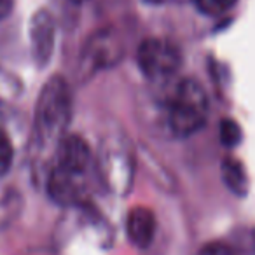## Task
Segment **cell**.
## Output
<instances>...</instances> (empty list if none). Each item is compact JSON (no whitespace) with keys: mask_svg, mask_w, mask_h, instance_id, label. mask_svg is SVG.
<instances>
[{"mask_svg":"<svg viewBox=\"0 0 255 255\" xmlns=\"http://www.w3.org/2000/svg\"><path fill=\"white\" fill-rule=\"evenodd\" d=\"M12 157H14V149H12L11 138L4 129H0V175H5L11 170Z\"/></svg>","mask_w":255,"mask_h":255,"instance_id":"cell-12","label":"cell"},{"mask_svg":"<svg viewBox=\"0 0 255 255\" xmlns=\"http://www.w3.org/2000/svg\"><path fill=\"white\" fill-rule=\"evenodd\" d=\"M199 255H236V252L229 245L220 243V241H212L199 250Z\"/></svg>","mask_w":255,"mask_h":255,"instance_id":"cell-13","label":"cell"},{"mask_svg":"<svg viewBox=\"0 0 255 255\" xmlns=\"http://www.w3.org/2000/svg\"><path fill=\"white\" fill-rule=\"evenodd\" d=\"M254 236H255V234H254Z\"/></svg>","mask_w":255,"mask_h":255,"instance_id":"cell-17","label":"cell"},{"mask_svg":"<svg viewBox=\"0 0 255 255\" xmlns=\"http://www.w3.org/2000/svg\"><path fill=\"white\" fill-rule=\"evenodd\" d=\"M208 117V96L196 79H182L168 105V124L177 136L199 131Z\"/></svg>","mask_w":255,"mask_h":255,"instance_id":"cell-2","label":"cell"},{"mask_svg":"<svg viewBox=\"0 0 255 255\" xmlns=\"http://www.w3.org/2000/svg\"><path fill=\"white\" fill-rule=\"evenodd\" d=\"M220 171H222V180L224 184L227 185L229 191H233L234 194L243 196L248 189V178L247 173H245L243 164L240 163L234 157H226L222 161V166H220Z\"/></svg>","mask_w":255,"mask_h":255,"instance_id":"cell-9","label":"cell"},{"mask_svg":"<svg viewBox=\"0 0 255 255\" xmlns=\"http://www.w3.org/2000/svg\"><path fill=\"white\" fill-rule=\"evenodd\" d=\"M192 2H194L196 7L201 12L215 16V14H222V12L229 11L238 0H192Z\"/></svg>","mask_w":255,"mask_h":255,"instance_id":"cell-11","label":"cell"},{"mask_svg":"<svg viewBox=\"0 0 255 255\" xmlns=\"http://www.w3.org/2000/svg\"><path fill=\"white\" fill-rule=\"evenodd\" d=\"M56 166L82 177L93 163V152L88 142L79 135H65L56 147Z\"/></svg>","mask_w":255,"mask_h":255,"instance_id":"cell-6","label":"cell"},{"mask_svg":"<svg viewBox=\"0 0 255 255\" xmlns=\"http://www.w3.org/2000/svg\"><path fill=\"white\" fill-rule=\"evenodd\" d=\"M145 2H149V4H154V5H157V4H163V2H166V0H145Z\"/></svg>","mask_w":255,"mask_h":255,"instance_id":"cell-15","label":"cell"},{"mask_svg":"<svg viewBox=\"0 0 255 255\" xmlns=\"http://www.w3.org/2000/svg\"><path fill=\"white\" fill-rule=\"evenodd\" d=\"M77 175L60 166H54L47 177V192H49L51 199L63 206L77 205L82 198L81 184L77 182Z\"/></svg>","mask_w":255,"mask_h":255,"instance_id":"cell-7","label":"cell"},{"mask_svg":"<svg viewBox=\"0 0 255 255\" xmlns=\"http://www.w3.org/2000/svg\"><path fill=\"white\" fill-rule=\"evenodd\" d=\"M124 54V47L121 39L110 30L96 32L91 39L86 42L82 58L91 68H109L119 63Z\"/></svg>","mask_w":255,"mask_h":255,"instance_id":"cell-5","label":"cell"},{"mask_svg":"<svg viewBox=\"0 0 255 255\" xmlns=\"http://www.w3.org/2000/svg\"><path fill=\"white\" fill-rule=\"evenodd\" d=\"M56 46V23L47 9H39L30 19V51L39 68L49 65Z\"/></svg>","mask_w":255,"mask_h":255,"instance_id":"cell-4","label":"cell"},{"mask_svg":"<svg viewBox=\"0 0 255 255\" xmlns=\"http://www.w3.org/2000/svg\"><path fill=\"white\" fill-rule=\"evenodd\" d=\"M72 116V93L61 75H54L44 84L35 105V133L42 145L53 143L58 147L67 135Z\"/></svg>","mask_w":255,"mask_h":255,"instance_id":"cell-1","label":"cell"},{"mask_svg":"<svg viewBox=\"0 0 255 255\" xmlns=\"http://www.w3.org/2000/svg\"><path fill=\"white\" fill-rule=\"evenodd\" d=\"M14 7V0H0V21L4 18H7L9 12Z\"/></svg>","mask_w":255,"mask_h":255,"instance_id":"cell-14","label":"cell"},{"mask_svg":"<svg viewBox=\"0 0 255 255\" xmlns=\"http://www.w3.org/2000/svg\"><path fill=\"white\" fill-rule=\"evenodd\" d=\"M72 2H75V4H82V2H86V0H72Z\"/></svg>","mask_w":255,"mask_h":255,"instance_id":"cell-16","label":"cell"},{"mask_svg":"<svg viewBox=\"0 0 255 255\" xmlns=\"http://www.w3.org/2000/svg\"><path fill=\"white\" fill-rule=\"evenodd\" d=\"M140 70L149 79H164L173 75L180 68V49L166 39H145L136 51Z\"/></svg>","mask_w":255,"mask_h":255,"instance_id":"cell-3","label":"cell"},{"mask_svg":"<svg viewBox=\"0 0 255 255\" xmlns=\"http://www.w3.org/2000/svg\"><path fill=\"white\" fill-rule=\"evenodd\" d=\"M128 238L135 247L147 248L156 234V217L147 206H135L129 210L126 219Z\"/></svg>","mask_w":255,"mask_h":255,"instance_id":"cell-8","label":"cell"},{"mask_svg":"<svg viewBox=\"0 0 255 255\" xmlns=\"http://www.w3.org/2000/svg\"><path fill=\"white\" fill-rule=\"evenodd\" d=\"M220 142L226 147H236L241 142V128L236 121L224 119L220 123Z\"/></svg>","mask_w":255,"mask_h":255,"instance_id":"cell-10","label":"cell"}]
</instances>
